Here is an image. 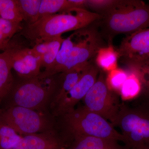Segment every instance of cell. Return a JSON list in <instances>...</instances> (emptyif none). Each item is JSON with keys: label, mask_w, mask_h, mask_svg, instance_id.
Returning <instances> with one entry per match:
<instances>
[{"label": "cell", "mask_w": 149, "mask_h": 149, "mask_svg": "<svg viewBox=\"0 0 149 149\" xmlns=\"http://www.w3.org/2000/svg\"><path fill=\"white\" fill-rule=\"evenodd\" d=\"M101 16L95 23L108 46L116 35L149 27V5L140 0H118Z\"/></svg>", "instance_id": "6da1fadb"}, {"label": "cell", "mask_w": 149, "mask_h": 149, "mask_svg": "<svg viewBox=\"0 0 149 149\" xmlns=\"http://www.w3.org/2000/svg\"><path fill=\"white\" fill-rule=\"evenodd\" d=\"M102 17L86 9H70L44 17L32 24H27L22 30V34L34 43L37 40L59 37L65 32L82 29Z\"/></svg>", "instance_id": "7a4b0ae2"}, {"label": "cell", "mask_w": 149, "mask_h": 149, "mask_svg": "<svg viewBox=\"0 0 149 149\" xmlns=\"http://www.w3.org/2000/svg\"><path fill=\"white\" fill-rule=\"evenodd\" d=\"M62 77V72L45 75L41 72L36 77L20 78L17 83H14L6 97L10 98V102L8 107H22L46 112V109L50 105L58 91Z\"/></svg>", "instance_id": "3957f363"}, {"label": "cell", "mask_w": 149, "mask_h": 149, "mask_svg": "<svg viewBox=\"0 0 149 149\" xmlns=\"http://www.w3.org/2000/svg\"><path fill=\"white\" fill-rule=\"evenodd\" d=\"M60 116L65 130L72 137L93 136L125 142L122 134L115 129L111 123L84 105L75 108Z\"/></svg>", "instance_id": "277c9868"}, {"label": "cell", "mask_w": 149, "mask_h": 149, "mask_svg": "<svg viewBox=\"0 0 149 149\" xmlns=\"http://www.w3.org/2000/svg\"><path fill=\"white\" fill-rule=\"evenodd\" d=\"M121 131L128 149H149V106L140 103L130 107L121 103L112 123Z\"/></svg>", "instance_id": "5b68a950"}, {"label": "cell", "mask_w": 149, "mask_h": 149, "mask_svg": "<svg viewBox=\"0 0 149 149\" xmlns=\"http://www.w3.org/2000/svg\"><path fill=\"white\" fill-rule=\"evenodd\" d=\"M68 38L70 46L69 56L60 73L86 66L95 59L99 51L108 46L95 22L74 31Z\"/></svg>", "instance_id": "8992f818"}, {"label": "cell", "mask_w": 149, "mask_h": 149, "mask_svg": "<svg viewBox=\"0 0 149 149\" xmlns=\"http://www.w3.org/2000/svg\"><path fill=\"white\" fill-rule=\"evenodd\" d=\"M0 124L7 125L20 136L53 130V120L46 112L19 106L0 109Z\"/></svg>", "instance_id": "52a82bcc"}, {"label": "cell", "mask_w": 149, "mask_h": 149, "mask_svg": "<svg viewBox=\"0 0 149 149\" xmlns=\"http://www.w3.org/2000/svg\"><path fill=\"white\" fill-rule=\"evenodd\" d=\"M106 75L100 69L97 79L83 99L84 106L112 123L116 119L120 104L118 94L109 87Z\"/></svg>", "instance_id": "ba28073f"}, {"label": "cell", "mask_w": 149, "mask_h": 149, "mask_svg": "<svg viewBox=\"0 0 149 149\" xmlns=\"http://www.w3.org/2000/svg\"><path fill=\"white\" fill-rule=\"evenodd\" d=\"M122 63L128 69L149 59V27L128 34L116 49Z\"/></svg>", "instance_id": "9c48e42d"}, {"label": "cell", "mask_w": 149, "mask_h": 149, "mask_svg": "<svg viewBox=\"0 0 149 149\" xmlns=\"http://www.w3.org/2000/svg\"><path fill=\"white\" fill-rule=\"evenodd\" d=\"M100 68L94 60L89 63L80 80L75 84L57 107L54 110L53 115H62L74 109L79 102L83 100L97 79Z\"/></svg>", "instance_id": "30bf717a"}, {"label": "cell", "mask_w": 149, "mask_h": 149, "mask_svg": "<svg viewBox=\"0 0 149 149\" xmlns=\"http://www.w3.org/2000/svg\"><path fill=\"white\" fill-rule=\"evenodd\" d=\"M12 65L20 78L27 79L36 77L41 71V58L32 48L22 47L10 44Z\"/></svg>", "instance_id": "8fae6325"}, {"label": "cell", "mask_w": 149, "mask_h": 149, "mask_svg": "<svg viewBox=\"0 0 149 149\" xmlns=\"http://www.w3.org/2000/svg\"><path fill=\"white\" fill-rule=\"evenodd\" d=\"M64 141L54 130L22 136L13 149H66Z\"/></svg>", "instance_id": "7c38bea8"}, {"label": "cell", "mask_w": 149, "mask_h": 149, "mask_svg": "<svg viewBox=\"0 0 149 149\" xmlns=\"http://www.w3.org/2000/svg\"><path fill=\"white\" fill-rule=\"evenodd\" d=\"M64 38L61 36L35 41L32 49L41 58V66L47 70L54 63Z\"/></svg>", "instance_id": "4fadbf2b"}, {"label": "cell", "mask_w": 149, "mask_h": 149, "mask_svg": "<svg viewBox=\"0 0 149 149\" xmlns=\"http://www.w3.org/2000/svg\"><path fill=\"white\" fill-rule=\"evenodd\" d=\"M72 138L73 142L66 149H128L113 139L85 136H75Z\"/></svg>", "instance_id": "5bb4252c"}, {"label": "cell", "mask_w": 149, "mask_h": 149, "mask_svg": "<svg viewBox=\"0 0 149 149\" xmlns=\"http://www.w3.org/2000/svg\"><path fill=\"white\" fill-rule=\"evenodd\" d=\"M89 64L84 67L75 68L67 72H62L61 83L58 91L50 105L51 108L53 109V111L80 80Z\"/></svg>", "instance_id": "9a60e30c"}, {"label": "cell", "mask_w": 149, "mask_h": 149, "mask_svg": "<svg viewBox=\"0 0 149 149\" xmlns=\"http://www.w3.org/2000/svg\"><path fill=\"white\" fill-rule=\"evenodd\" d=\"M10 51L8 48L0 53V103L10 93L14 83Z\"/></svg>", "instance_id": "2e32d148"}, {"label": "cell", "mask_w": 149, "mask_h": 149, "mask_svg": "<svg viewBox=\"0 0 149 149\" xmlns=\"http://www.w3.org/2000/svg\"><path fill=\"white\" fill-rule=\"evenodd\" d=\"M84 5V0H41L38 19L70 9L83 8Z\"/></svg>", "instance_id": "e0dca14e"}, {"label": "cell", "mask_w": 149, "mask_h": 149, "mask_svg": "<svg viewBox=\"0 0 149 149\" xmlns=\"http://www.w3.org/2000/svg\"><path fill=\"white\" fill-rule=\"evenodd\" d=\"M128 75L123 85L119 95L123 101L136 100L139 97L142 91L141 79L138 73L133 70H127Z\"/></svg>", "instance_id": "ac0fdd59"}, {"label": "cell", "mask_w": 149, "mask_h": 149, "mask_svg": "<svg viewBox=\"0 0 149 149\" xmlns=\"http://www.w3.org/2000/svg\"><path fill=\"white\" fill-rule=\"evenodd\" d=\"M118 56L112 45L108 46L99 51L95 58L97 65L102 70L109 72L117 68Z\"/></svg>", "instance_id": "d6986e66"}, {"label": "cell", "mask_w": 149, "mask_h": 149, "mask_svg": "<svg viewBox=\"0 0 149 149\" xmlns=\"http://www.w3.org/2000/svg\"><path fill=\"white\" fill-rule=\"evenodd\" d=\"M23 20L32 24L38 20L41 0H16Z\"/></svg>", "instance_id": "ffe728a7"}, {"label": "cell", "mask_w": 149, "mask_h": 149, "mask_svg": "<svg viewBox=\"0 0 149 149\" xmlns=\"http://www.w3.org/2000/svg\"><path fill=\"white\" fill-rule=\"evenodd\" d=\"M23 28L21 23L0 18V50L6 51L10 45L12 38Z\"/></svg>", "instance_id": "44dd1931"}, {"label": "cell", "mask_w": 149, "mask_h": 149, "mask_svg": "<svg viewBox=\"0 0 149 149\" xmlns=\"http://www.w3.org/2000/svg\"><path fill=\"white\" fill-rule=\"evenodd\" d=\"M128 69L132 70L138 73L142 83L141 94L136 100L141 101V103L149 106V59L140 65Z\"/></svg>", "instance_id": "7402d4cb"}, {"label": "cell", "mask_w": 149, "mask_h": 149, "mask_svg": "<svg viewBox=\"0 0 149 149\" xmlns=\"http://www.w3.org/2000/svg\"><path fill=\"white\" fill-rule=\"evenodd\" d=\"M0 18L17 23L23 21L16 0H0Z\"/></svg>", "instance_id": "603a6c76"}, {"label": "cell", "mask_w": 149, "mask_h": 149, "mask_svg": "<svg viewBox=\"0 0 149 149\" xmlns=\"http://www.w3.org/2000/svg\"><path fill=\"white\" fill-rule=\"evenodd\" d=\"M22 138L12 128L0 124V149H13Z\"/></svg>", "instance_id": "cb8c5ba5"}, {"label": "cell", "mask_w": 149, "mask_h": 149, "mask_svg": "<svg viewBox=\"0 0 149 149\" xmlns=\"http://www.w3.org/2000/svg\"><path fill=\"white\" fill-rule=\"evenodd\" d=\"M128 71L119 68H116L109 72L106 77L107 83L109 87L119 95L123 85L127 79Z\"/></svg>", "instance_id": "d4e9b609"}, {"label": "cell", "mask_w": 149, "mask_h": 149, "mask_svg": "<svg viewBox=\"0 0 149 149\" xmlns=\"http://www.w3.org/2000/svg\"><path fill=\"white\" fill-rule=\"evenodd\" d=\"M118 0H87L86 8H90L93 12L101 15L112 8Z\"/></svg>", "instance_id": "484cf974"}]
</instances>
